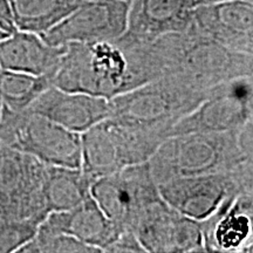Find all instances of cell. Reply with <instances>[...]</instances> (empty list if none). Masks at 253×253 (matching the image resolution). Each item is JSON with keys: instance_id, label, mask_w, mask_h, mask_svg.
<instances>
[{"instance_id": "cell-1", "label": "cell", "mask_w": 253, "mask_h": 253, "mask_svg": "<svg viewBox=\"0 0 253 253\" xmlns=\"http://www.w3.org/2000/svg\"><path fill=\"white\" fill-rule=\"evenodd\" d=\"M65 47L50 80L60 89L112 100L162 77L151 42H134L121 36Z\"/></svg>"}, {"instance_id": "cell-2", "label": "cell", "mask_w": 253, "mask_h": 253, "mask_svg": "<svg viewBox=\"0 0 253 253\" xmlns=\"http://www.w3.org/2000/svg\"><path fill=\"white\" fill-rule=\"evenodd\" d=\"M253 122L237 131L189 132L161 143L148 161L156 184L196 175L235 170L253 163Z\"/></svg>"}, {"instance_id": "cell-3", "label": "cell", "mask_w": 253, "mask_h": 253, "mask_svg": "<svg viewBox=\"0 0 253 253\" xmlns=\"http://www.w3.org/2000/svg\"><path fill=\"white\" fill-rule=\"evenodd\" d=\"M162 77L195 88H211L237 78L253 77V54L236 52L190 27L151 42Z\"/></svg>"}, {"instance_id": "cell-4", "label": "cell", "mask_w": 253, "mask_h": 253, "mask_svg": "<svg viewBox=\"0 0 253 253\" xmlns=\"http://www.w3.org/2000/svg\"><path fill=\"white\" fill-rule=\"evenodd\" d=\"M171 77H163L109 100V119L167 140L171 129L207 97Z\"/></svg>"}, {"instance_id": "cell-5", "label": "cell", "mask_w": 253, "mask_h": 253, "mask_svg": "<svg viewBox=\"0 0 253 253\" xmlns=\"http://www.w3.org/2000/svg\"><path fill=\"white\" fill-rule=\"evenodd\" d=\"M0 145L12 148L48 166L80 168L81 136L28 109L1 106Z\"/></svg>"}, {"instance_id": "cell-6", "label": "cell", "mask_w": 253, "mask_h": 253, "mask_svg": "<svg viewBox=\"0 0 253 253\" xmlns=\"http://www.w3.org/2000/svg\"><path fill=\"white\" fill-rule=\"evenodd\" d=\"M81 136L80 169L95 181L126 167L145 163L164 141L107 118Z\"/></svg>"}, {"instance_id": "cell-7", "label": "cell", "mask_w": 253, "mask_h": 253, "mask_svg": "<svg viewBox=\"0 0 253 253\" xmlns=\"http://www.w3.org/2000/svg\"><path fill=\"white\" fill-rule=\"evenodd\" d=\"M157 186L161 197L173 210L203 221L229 198L253 192V163L230 171L178 177Z\"/></svg>"}, {"instance_id": "cell-8", "label": "cell", "mask_w": 253, "mask_h": 253, "mask_svg": "<svg viewBox=\"0 0 253 253\" xmlns=\"http://www.w3.org/2000/svg\"><path fill=\"white\" fill-rule=\"evenodd\" d=\"M45 164L38 158L0 145V217L41 224L48 216Z\"/></svg>"}, {"instance_id": "cell-9", "label": "cell", "mask_w": 253, "mask_h": 253, "mask_svg": "<svg viewBox=\"0 0 253 253\" xmlns=\"http://www.w3.org/2000/svg\"><path fill=\"white\" fill-rule=\"evenodd\" d=\"M251 122L253 77L237 78L211 88L207 97L177 122L170 136L189 132L237 131Z\"/></svg>"}, {"instance_id": "cell-10", "label": "cell", "mask_w": 253, "mask_h": 253, "mask_svg": "<svg viewBox=\"0 0 253 253\" xmlns=\"http://www.w3.org/2000/svg\"><path fill=\"white\" fill-rule=\"evenodd\" d=\"M90 195L121 230H130L141 211L161 197L148 162L96 178L91 183Z\"/></svg>"}, {"instance_id": "cell-11", "label": "cell", "mask_w": 253, "mask_h": 253, "mask_svg": "<svg viewBox=\"0 0 253 253\" xmlns=\"http://www.w3.org/2000/svg\"><path fill=\"white\" fill-rule=\"evenodd\" d=\"M130 231L145 252H204L201 221L177 212L162 197L141 211Z\"/></svg>"}, {"instance_id": "cell-12", "label": "cell", "mask_w": 253, "mask_h": 253, "mask_svg": "<svg viewBox=\"0 0 253 253\" xmlns=\"http://www.w3.org/2000/svg\"><path fill=\"white\" fill-rule=\"evenodd\" d=\"M129 2L123 0H87L40 37L50 46L90 43L118 39L126 28Z\"/></svg>"}, {"instance_id": "cell-13", "label": "cell", "mask_w": 253, "mask_h": 253, "mask_svg": "<svg viewBox=\"0 0 253 253\" xmlns=\"http://www.w3.org/2000/svg\"><path fill=\"white\" fill-rule=\"evenodd\" d=\"M190 27L227 48L253 54V0L195 7Z\"/></svg>"}, {"instance_id": "cell-14", "label": "cell", "mask_w": 253, "mask_h": 253, "mask_svg": "<svg viewBox=\"0 0 253 253\" xmlns=\"http://www.w3.org/2000/svg\"><path fill=\"white\" fill-rule=\"evenodd\" d=\"M204 252L244 253L253 248V192L233 196L201 221Z\"/></svg>"}, {"instance_id": "cell-15", "label": "cell", "mask_w": 253, "mask_h": 253, "mask_svg": "<svg viewBox=\"0 0 253 253\" xmlns=\"http://www.w3.org/2000/svg\"><path fill=\"white\" fill-rule=\"evenodd\" d=\"M69 131L82 134L109 116V100L50 86L27 108Z\"/></svg>"}, {"instance_id": "cell-16", "label": "cell", "mask_w": 253, "mask_h": 253, "mask_svg": "<svg viewBox=\"0 0 253 253\" xmlns=\"http://www.w3.org/2000/svg\"><path fill=\"white\" fill-rule=\"evenodd\" d=\"M192 11L190 0H130L122 36L149 43L166 34L184 32L191 24Z\"/></svg>"}, {"instance_id": "cell-17", "label": "cell", "mask_w": 253, "mask_h": 253, "mask_svg": "<svg viewBox=\"0 0 253 253\" xmlns=\"http://www.w3.org/2000/svg\"><path fill=\"white\" fill-rule=\"evenodd\" d=\"M40 226L71 236L101 253L123 231L104 214L91 195L75 208L48 213Z\"/></svg>"}, {"instance_id": "cell-18", "label": "cell", "mask_w": 253, "mask_h": 253, "mask_svg": "<svg viewBox=\"0 0 253 253\" xmlns=\"http://www.w3.org/2000/svg\"><path fill=\"white\" fill-rule=\"evenodd\" d=\"M65 46H50L39 34L17 30L0 40V69L28 73L52 80Z\"/></svg>"}, {"instance_id": "cell-19", "label": "cell", "mask_w": 253, "mask_h": 253, "mask_svg": "<svg viewBox=\"0 0 253 253\" xmlns=\"http://www.w3.org/2000/svg\"><path fill=\"white\" fill-rule=\"evenodd\" d=\"M93 182L80 168L47 164L45 195L49 213L69 210L82 203L90 196Z\"/></svg>"}, {"instance_id": "cell-20", "label": "cell", "mask_w": 253, "mask_h": 253, "mask_svg": "<svg viewBox=\"0 0 253 253\" xmlns=\"http://www.w3.org/2000/svg\"><path fill=\"white\" fill-rule=\"evenodd\" d=\"M81 2L74 0H9L17 30L39 36L59 24Z\"/></svg>"}, {"instance_id": "cell-21", "label": "cell", "mask_w": 253, "mask_h": 253, "mask_svg": "<svg viewBox=\"0 0 253 253\" xmlns=\"http://www.w3.org/2000/svg\"><path fill=\"white\" fill-rule=\"evenodd\" d=\"M50 86V80L46 77L0 69L1 106L14 112L27 109Z\"/></svg>"}, {"instance_id": "cell-22", "label": "cell", "mask_w": 253, "mask_h": 253, "mask_svg": "<svg viewBox=\"0 0 253 253\" xmlns=\"http://www.w3.org/2000/svg\"><path fill=\"white\" fill-rule=\"evenodd\" d=\"M101 253L99 250L84 244L65 233L38 227L37 233L17 253Z\"/></svg>"}, {"instance_id": "cell-23", "label": "cell", "mask_w": 253, "mask_h": 253, "mask_svg": "<svg viewBox=\"0 0 253 253\" xmlns=\"http://www.w3.org/2000/svg\"><path fill=\"white\" fill-rule=\"evenodd\" d=\"M40 224L0 217V253H17L37 233Z\"/></svg>"}, {"instance_id": "cell-24", "label": "cell", "mask_w": 253, "mask_h": 253, "mask_svg": "<svg viewBox=\"0 0 253 253\" xmlns=\"http://www.w3.org/2000/svg\"><path fill=\"white\" fill-rule=\"evenodd\" d=\"M104 252L109 253H144L145 250L136 238V236L130 230H123L120 235L104 249Z\"/></svg>"}, {"instance_id": "cell-25", "label": "cell", "mask_w": 253, "mask_h": 253, "mask_svg": "<svg viewBox=\"0 0 253 253\" xmlns=\"http://www.w3.org/2000/svg\"><path fill=\"white\" fill-rule=\"evenodd\" d=\"M0 24L12 28V30H17L13 23V15H12L9 0H0Z\"/></svg>"}, {"instance_id": "cell-26", "label": "cell", "mask_w": 253, "mask_h": 253, "mask_svg": "<svg viewBox=\"0 0 253 253\" xmlns=\"http://www.w3.org/2000/svg\"><path fill=\"white\" fill-rule=\"evenodd\" d=\"M227 1V0H190V4L192 7H198V6H207V5H213L218 4V2Z\"/></svg>"}, {"instance_id": "cell-27", "label": "cell", "mask_w": 253, "mask_h": 253, "mask_svg": "<svg viewBox=\"0 0 253 253\" xmlns=\"http://www.w3.org/2000/svg\"><path fill=\"white\" fill-rule=\"evenodd\" d=\"M15 31H17V30H12V28H8V27L4 26V25L0 24V40L5 39L6 37L11 36V34L13 33V32H15Z\"/></svg>"}, {"instance_id": "cell-28", "label": "cell", "mask_w": 253, "mask_h": 253, "mask_svg": "<svg viewBox=\"0 0 253 253\" xmlns=\"http://www.w3.org/2000/svg\"><path fill=\"white\" fill-rule=\"evenodd\" d=\"M74 1H79V2H81V1H87V0H74Z\"/></svg>"}, {"instance_id": "cell-29", "label": "cell", "mask_w": 253, "mask_h": 253, "mask_svg": "<svg viewBox=\"0 0 253 253\" xmlns=\"http://www.w3.org/2000/svg\"><path fill=\"white\" fill-rule=\"evenodd\" d=\"M0 114H1V101H0Z\"/></svg>"}, {"instance_id": "cell-30", "label": "cell", "mask_w": 253, "mask_h": 253, "mask_svg": "<svg viewBox=\"0 0 253 253\" xmlns=\"http://www.w3.org/2000/svg\"><path fill=\"white\" fill-rule=\"evenodd\" d=\"M123 1H128L129 2V1H130V0H123Z\"/></svg>"}]
</instances>
